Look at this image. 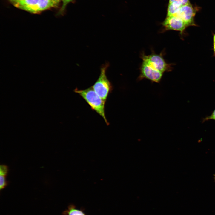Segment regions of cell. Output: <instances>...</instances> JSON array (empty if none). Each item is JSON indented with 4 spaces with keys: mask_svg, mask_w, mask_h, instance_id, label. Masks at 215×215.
Instances as JSON below:
<instances>
[{
    "mask_svg": "<svg viewBox=\"0 0 215 215\" xmlns=\"http://www.w3.org/2000/svg\"><path fill=\"white\" fill-rule=\"evenodd\" d=\"M74 91L81 96L92 109L102 117L106 124L109 125L105 113V102L96 93L92 86L84 90H79L76 88Z\"/></svg>",
    "mask_w": 215,
    "mask_h": 215,
    "instance_id": "1",
    "label": "cell"
},
{
    "mask_svg": "<svg viewBox=\"0 0 215 215\" xmlns=\"http://www.w3.org/2000/svg\"><path fill=\"white\" fill-rule=\"evenodd\" d=\"M10 2L18 8L33 14L57 7L59 5L53 0H22Z\"/></svg>",
    "mask_w": 215,
    "mask_h": 215,
    "instance_id": "2",
    "label": "cell"
},
{
    "mask_svg": "<svg viewBox=\"0 0 215 215\" xmlns=\"http://www.w3.org/2000/svg\"><path fill=\"white\" fill-rule=\"evenodd\" d=\"M109 66L108 63L102 66L98 79L92 86L96 93L105 102L112 89L111 84L106 75V70Z\"/></svg>",
    "mask_w": 215,
    "mask_h": 215,
    "instance_id": "3",
    "label": "cell"
},
{
    "mask_svg": "<svg viewBox=\"0 0 215 215\" xmlns=\"http://www.w3.org/2000/svg\"><path fill=\"white\" fill-rule=\"evenodd\" d=\"M141 57L142 60L147 62L154 68L163 73L171 70V65L167 63L161 53L156 54L152 53L147 55L142 53Z\"/></svg>",
    "mask_w": 215,
    "mask_h": 215,
    "instance_id": "4",
    "label": "cell"
},
{
    "mask_svg": "<svg viewBox=\"0 0 215 215\" xmlns=\"http://www.w3.org/2000/svg\"><path fill=\"white\" fill-rule=\"evenodd\" d=\"M142 60L140 67V73L138 78V80L147 79L156 83L159 82L163 73L153 67L149 63Z\"/></svg>",
    "mask_w": 215,
    "mask_h": 215,
    "instance_id": "5",
    "label": "cell"
},
{
    "mask_svg": "<svg viewBox=\"0 0 215 215\" xmlns=\"http://www.w3.org/2000/svg\"><path fill=\"white\" fill-rule=\"evenodd\" d=\"M162 24L164 31L174 30L182 34L188 26L180 18L176 15L166 16Z\"/></svg>",
    "mask_w": 215,
    "mask_h": 215,
    "instance_id": "6",
    "label": "cell"
},
{
    "mask_svg": "<svg viewBox=\"0 0 215 215\" xmlns=\"http://www.w3.org/2000/svg\"><path fill=\"white\" fill-rule=\"evenodd\" d=\"M197 10L190 3L181 6L175 15L182 19L188 26H196L194 18Z\"/></svg>",
    "mask_w": 215,
    "mask_h": 215,
    "instance_id": "7",
    "label": "cell"
},
{
    "mask_svg": "<svg viewBox=\"0 0 215 215\" xmlns=\"http://www.w3.org/2000/svg\"><path fill=\"white\" fill-rule=\"evenodd\" d=\"M63 215H86L83 209H79L73 204H70L62 213Z\"/></svg>",
    "mask_w": 215,
    "mask_h": 215,
    "instance_id": "8",
    "label": "cell"
},
{
    "mask_svg": "<svg viewBox=\"0 0 215 215\" xmlns=\"http://www.w3.org/2000/svg\"><path fill=\"white\" fill-rule=\"evenodd\" d=\"M182 5L181 4L176 1L169 3L166 16L175 15Z\"/></svg>",
    "mask_w": 215,
    "mask_h": 215,
    "instance_id": "9",
    "label": "cell"
},
{
    "mask_svg": "<svg viewBox=\"0 0 215 215\" xmlns=\"http://www.w3.org/2000/svg\"><path fill=\"white\" fill-rule=\"evenodd\" d=\"M73 0H62V4L59 12V14H61L64 12L67 5Z\"/></svg>",
    "mask_w": 215,
    "mask_h": 215,
    "instance_id": "10",
    "label": "cell"
},
{
    "mask_svg": "<svg viewBox=\"0 0 215 215\" xmlns=\"http://www.w3.org/2000/svg\"><path fill=\"white\" fill-rule=\"evenodd\" d=\"M5 176L0 175V189L1 190L4 188L7 185Z\"/></svg>",
    "mask_w": 215,
    "mask_h": 215,
    "instance_id": "11",
    "label": "cell"
},
{
    "mask_svg": "<svg viewBox=\"0 0 215 215\" xmlns=\"http://www.w3.org/2000/svg\"><path fill=\"white\" fill-rule=\"evenodd\" d=\"M8 172L7 167L4 165H1L0 166V175L5 176Z\"/></svg>",
    "mask_w": 215,
    "mask_h": 215,
    "instance_id": "12",
    "label": "cell"
},
{
    "mask_svg": "<svg viewBox=\"0 0 215 215\" xmlns=\"http://www.w3.org/2000/svg\"><path fill=\"white\" fill-rule=\"evenodd\" d=\"M209 120H215V109L213 111L210 115L204 118L203 119L202 122H204Z\"/></svg>",
    "mask_w": 215,
    "mask_h": 215,
    "instance_id": "13",
    "label": "cell"
},
{
    "mask_svg": "<svg viewBox=\"0 0 215 215\" xmlns=\"http://www.w3.org/2000/svg\"><path fill=\"white\" fill-rule=\"evenodd\" d=\"M176 1L181 4L182 5L190 3L189 0H169V3Z\"/></svg>",
    "mask_w": 215,
    "mask_h": 215,
    "instance_id": "14",
    "label": "cell"
},
{
    "mask_svg": "<svg viewBox=\"0 0 215 215\" xmlns=\"http://www.w3.org/2000/svg\"><path fill=\"white\" fill-rule=\"evenodd\" d=\"M53 0L59 4V3L62 1V0Z\"/></svg>",
    "mask_w": 215,
    "mask_h": 215,
    "instance_id": "15",
    "label": "cell"
},
{
    "mask_svg": "<svg viewBox=\"0 0 215 215\" xmlns=\"http://www.w3.org/2000/svg\"><path fill=\"white\" fill-rule=\"evenodd\" d=\"M9 2L11 1H20V0H7Z\"/></svg>",
    "mask_w": 215,
    "mask_h": 215,
    "instance_id": "16",
    "label": "cell"
},
{
    "mask_svg": "<svg viewBox=\"0 0 215 215\" xmlns=\"http://www.w3.org/2000/svg\"><path fill=\"white\" fill-rule=\"evenodd\" d=\"M214 42V43H215V34L214 35L213 37Z\"/></svg>",
    "mask_w": 215,
    "mask_h": 215,
    "instance_id": "17",
    "label": "cell"
},
{
    "mask_svg": "<svg viewBox=\"0 0 215 215\" xmlns=\"http://www.w3.org/2000/svg\"><path fill=\"white\" fill-rule=\"evenodd\" d=\"M214 53H215V43H214Z\"/></svg>",
    "mask_w": 215,
    "mask_h": 215,
    "instance_id": "18",
    "label": "cell"
},
{
    "mask_svg": "<svg viewBox=\"0 0 215 215\" xmlns=\"http://www.w3.org/2000/svg\"><path fill=\"white\" fill-rule=\"evenodd\" d=\"M213 176H214L213 179L214 180V181L215 182V174H214Z\"/></svg>",
    "mask_w": 215,
    "mask_h": 215,
    "instance_id": "19",
    "label": "cell"
}]
</instances>
